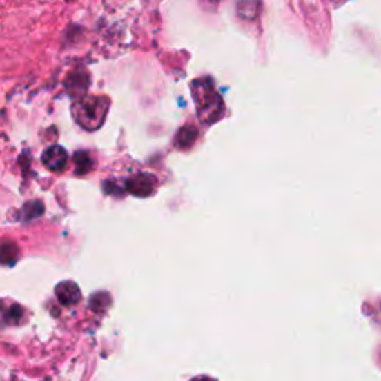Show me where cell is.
<instances>
[{"label": "cell", "instance_id": "6da1fadb", "mask_svg": "<svg viewBox=\"0 0 381 381\" xmlns=\"http://www.w3.org/2000/svg\"><path fill=\"white\" fill-rule=\"evenodd\" d=\"M193 94L199 121L204 124H213L224 115V101L215 91L211 81H195L193 84Z\"/></svg>", "mask_w": 381, "mask_h": 381}, {"label": "cell", "instance_id": "7a4b0ae2", "mask_svg": "<svg viewBox=\"0 0 381 381\" xmlns=\"http://www.w3.org/2000/svg\"><path fill=\"white\" fill-rule=\"evenodd\" d=\"M108 106L106 97H85L73 106V117L85 130H97L108 115Z\"/></svg>", "mask_w": 381, "mask_h": 381}, {"label": "cell", "instance_id": "3957f363", "mask_svg": "<svg viewBox=\"0 0 381 381\" xmlns=\"http://www.w3.org/2000/svg\"><path fill=\"white\" fill-rule=\"evenodd\" d=\"M127 188L133 195L148 197L155 189V177L150 175H139L128 180Z\"/></svg>", "mask_w": 381, "mask_h": 381}, {"label": "cell", "instance_id": "277c9868", "mask_svg": "<svg viewBox=\"0 0 381 381\" xmlns=\"http://www.w3.org/2000/svg\"><path fill=\"white\" fill-rule=\"evenodd\" d=\"M43 164L52 171L63 170L68 164V152L60 146L50 148L43 155Z\"/></svg>", "mask_w": 381, "mask_h": 381}, {"label": "cell", "instance_id": "5b68a950", "mask_svg": "<svg viewBox=\"0 0 381 381\" xmlns=\"http://www.w3.org/2000/svg\"><path fill=\"white\" fill-rule=\"evenodd\" d=\"M57 297H59V301L64 306H75L76 302H79L81 300V292L78 289V286L72 282H64L57 286L55 289Z\"/></svg>", "mask_w": 381, "mask_h": 381}, {"label": "cell", "instance_id": "8992f818", "mask_svg": "<svg viewBox=\"0 0 381 381\" xmlns=\"http://www.w3.org/2000/svg\"><path fill=\"white\" fill-rule=\"evenodd\" d=\"M197 136H198V133L194 127H189V126L184 127L177 133V136L175 139L176 146L180 149H186L189 146H193V143L195 141Z\"/></svg>", "mask_w": 381, "mask_h": 381}]
</instances>
